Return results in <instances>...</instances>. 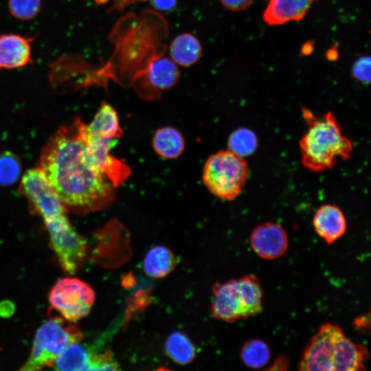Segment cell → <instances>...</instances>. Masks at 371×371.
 <instances>
[{
	"label": "cell",
	"mask_w": 371,
	"mask_h": 371,
	"mask_svg": "<svg viewBox=\"0 0 371 371\" xmlns=\"http://www.w3.org/2000/svg\"><path fill=\"white\" fill-rule=\"evenodd\" d=\"M83 125L76 118L58 128L43 148L38 166L65 210L78 214L106 209L115 199V187L87 155Z\"/></svg>",
	"instance_id": "6da1fadb"
},
{
	"label": "cell",
	"mask_w": 371,
	"mask_h": 371,
	"mask_svg": "<svg viewBox=\"0 0 371 371\" xmlns=\"http://www.w3.org/2000/svg\"><path fill=\"white\" fill-rule=\"evenodd\" d=\"M308 129L300 139L302 164L313 172L333 168L339 159H348L353 151L352 142L344 135L332 112L318 117L302 108Z\"/></svg>",
	"instance_id": "7a4b0ae2"
},
{
	"label": "cell",
	"mask_w": 371,
	"mask_h": 371,
	"mask_svg": "<svg viewBox=\"0 0 371 371\" xmlns=\"http://www.w3.org/2000/svg\"><path fill=\"white\" fill-rule=\"evenodd\" d=\"M249 177L247 161L229 149L208 157L203 171V181L216 197L231 201L243 191Z\"/></svg>",
	"instance_id": "3957f363"
},
{
	"label": "cell",
	"mask_w": 371,
	"mask_h": 371,
	"mask_svg": "<svg viewBox=\"0 0 371 371\" xmlns=\"http://www.w3.org/2000/svg\"><path fill=\"white\" fill-rule=\"evenodd\" d=\"M81 338L80 329L60 318L43 322L36 330L30 357L21 370L34 371L52 365L68 345Z\"/></svg>",
	"instance_id": "277c9868"
},
{
	"label": "cell",
	"mask_w": 371,
	"mask_h": 371,
	"mask_svg": "<svg viewBox=\"0 0 371 371\" xmlns=\"http://www.w3.org/2000/svg\"><path fill=\"white\" fill-rule=\"evenodd\" d=\"M19 190L34 211L41 216L47 231L69 222L62 202L38 168L26 172Z\"/></svg>",
	"instance_id": "5b68a950"
},
{
	"label": "cell",
	"mask_w": 371,
	"mask_h": 371,
	"mask_svg": "<svg viewBox=\"0 0 371 371\" xmlns=\"http://www.w3.org/2000/svg\"><path fill=\"white\" fill-rule=\"evenodd\" d=\"M49 301L66 319L76 322L89 314L95 301V293L85 282L65 278L53 286Z\"/></svg>",
	"instance_id": "8992f818"
},
{
	"label": "cell",
	"mask_w": 371,
	"mask_h": 371,
	"mask_svg": "<svg viewBox=\"0 0 371 371\" xmlns=\"http://www.w3.org/2000/svg\"><path fill=\"white\" fill-rule=\"evenodd\" d=\"M343 335L339 326L330 323L323 324L306 347L298 370L332 371L335 344Z\"/></svg>",
	"instance_id": "52a82bcc"
},
{
	"label": "cell",
	"mask_w": 371,
	"mask_h": 371,
	"mask_svg": "<svg viewBox=\"0 0 371 371\" xmlns=\"http://www.w3.org/2000/svg\"><path fill=\"white\" fill-rule=\"evenodd\" d=\"M87 155L93 165L117 188L128 177L131 170L122 161L111 154V150L117 139H108L89 135L82 128Z\"/></svg>",
	"instance_id": "ba28073f"
},
{
	"label": "cell",
	"mask_w": 371,
	"mask_h": 371,
	"mask_svg": "<svg viewBox=\"0 0 371 371\" xmlns=\"http://www.w3.org/2000/svg\"><path fill=\"white\" fill-rule=\"evenodd\" d=\"M51 244L63 269L76 273L87 255V243L71 225L49 234Z\"/></svg>",
	"instance_id": "9c48e42d"
},
{
	"label": "cell",
	"mask_w": 371,
	"mask_h": 371,
	"mask_svg": "<svg viewBox=\"0 0 371 371\" xmlns=\"http://www.w3.org/2000/svg\"><path fill=\"white\" fill-rule=\"evenodd\" d=\"M212 315L227 322L249 317L243 304L237 280L216 283L213 287Z\"/></svg>",
	"instance_id": "30bf717a"
},
{
	"label": "cell",
	"mask_w": 371,
	"mask_h": 371,
	"mask_svg": "<svg viewBox=\"0 0 371 371\" xmlns=\"http://www.w3.org/2000/svg\"><path fill=\"white\" fill-rule=\"evenodd\" d=\"M250 245L259 257L265 260H274L286 251L288 236L280 225L266 222L258 225L252 231Z\"/></svg>",
	"instance_id": "8fae6325"
},
{
	"label": "cell",
	"mask_w": 371,
	"mask_h": 371,
	"mask_svg": "<svg viewBox=\"0 0 371 371\" xmlns=\"http://www.w3.org/2000/svg\"><path fill=\"white\" fill-rule=\"evenodd\" d=\"M32 38L16 34L0 35V69H13L32 63Z\"/></svg>",
	"instance_id": "7c38bea8"
},
{
	"label": "cell",
	"mask_w": 371,
	"mask_h": 371,
	"mask_svg": "<svg viewBox=\"0 0 371 371\" xmlns=\"http://www.w3.org/2000/svg\"><path fill=\"white\" fill-rule=\"evenodd\" d=\"M313 224L317 234L328 245L341 238L346 230L344 214L332 204L323 205L316 210Z\"/></svg>",
	"instance_id": "4fadbf2b"
},
{
	"label": "cell",
	"mask_w": 371,
	"mask_h": 371,
	"mask_svg": "<svg viewBox=\"0 0 371 371\" xmlns=\"http://www.w3.org/2000/svg\"><path fill=\"white\" fill-rule=\"evenodd\" d=\"M317 0H269L263 12L264 21L269 25H280L302 19Z\"/></svg>",
	"instance_id": "5bb4252c"
},
{
	"label": "cell",
	"mask_w": 371,
	"mask_h": 371,
	"mask_svg": "<svg viewBox=\"0 0 371 371\" xmlns=\"http://www.w3.org/2000/svg\"><path fill=\"white\" fill-rule=\"evenodd\" d=\"M368 357L364 346L355 344L344 334L335 344L332 371L364 370V363Z\"/></svg>",
	"instance_id": "9a60e30c"
},
{
	"label": "cell",
	"mask_w": 371,
	"mask_h": 371,
	"mask_svg": "<svg viewBox=\"0 0 371 371\" xmlns=\"http://www.w3.org/2000/svg\"><path fill=\"white\" fill-rule=\"evenodd\" d=\"M85 131L108 139H117L123 133L116 111L106 102H102L92 121L85 124Z\"/></svg>",
	"instance_id": "2e32d148"
},
{
	"label": "cell",
	"mask_w": 371,
	"mask_h": 371,
	"mask_svg": "<svg viewBox=\"0 0 371 371\" xmlns=\"http://www.w3.org/2000/svg\"><path fill=\"white\" fill-rule=\"evenodd\" d=\"M152 146L156 153L166 159H177L185 149V140L179 131L172 126L157 129L153 137Z\"/></svg>",
	"instance_id": "e0dca14e"
},
{
	"label": "cell",
	"mask_w": 371,
	"mask_h": 371,
	"mask_svg": "<svg viewBox=\"0 0 371 371\" xmlns=\"http://www.w3.org/2000/svg\"><path fill=\"white\" fill-rule=\"evenodd\" d=\"M202 47L199 41L190 33L177 35L170 43L171 59L182 67H190L200 58Z\"/></svg>",
	"instance_id": "ac0fdd59"
},
{
	"label": "cell",
	"mask_w": 371,
	"mask_h": 371,
	"mask_svg": "<svg viewBox=\"0 0 371 371\" xmlns=\"http://www.w3.org/2000/svg\"><path fill=\"white\" fill-rule=\"evenodd\" d=\"M179 78L180 71L177 65L166 57L154 60L147 74L149 83L157 91L170 89L178 82Z\"/></svg>",
	"instance_id": "d6986e66"
},
{
	"label": "cell",
	"mask_w": 371,
	"mask_h": 371,
	"mask_svg": "<svg viewBox=\"0 0 371 371\" xmlns=\"http://www.w3.org/2000/svg\"><path fill=\"white\" fill-rule=\"evenodd\" d=\"M176 265L177 260L172 252L161 245L151 248L146 253L143 262L145 273L155 278L166 276L175 269Z\"/></svg>",
	"instance_id": "ffe728a7"
},
{
	"label": "cell",
	"mask_w": 371,
	"mask_h": 371,
	"mask_svg": "<svg viewBox=\"0 0 371 371\" xmlns=\"http://www.w3.org/2000/svg\"><path fill=\"white\" fill-rule=\"evenodd\" d=\"M90 359L91 352L78 342H74L62 351L52 366L56 370H88Z\"/></svg>",
	"instance_id": "44dd1931"
},
{
	"label": "cell",
	"mask_w": 371,
	"mask_h": 371,
	"mask_svg": "<svg viewBox=\"0 0 371 371\" xmlns=\"http://www.w3.org/2000/svg\"><path fill=\"white\" fill-rule=\"evenodd\" d=\"M237 282L248 315L251 316L260 313L262 310V291L258 278L248 274L238 279Z\"/></svg>",
	"instance_id": "7402d4cb"
},
{
	"label": "cell",
	"mask_w": 371,
	"mask_h": 371,
	"mask_svg": "<svg viewBox=\"0 0 371 371\" xmlns=\"http://www.w3.org/2000/svg\"><path fill=\"white\" fill-rule=\"evenodd\" d=\"M168 356L175 363L186 365L195 357L196 350L190 339L181 332L169 335L165 342Z\"/></svg>",
	"instance_id": "603a6c76"
},
{
	"label": "cell",
	"mask_w": 371,
	"mask_h": 371,
	"mask_svg": "<svg viewBox=\"0 0 371 371\" xmlns=\"http://www.w3.org/2000/svg\"><path fill=\"white\" fill-rule=\"evenodd\" d=\"M240 357L246 366L259 369L267 365L271 358V352L268 345L264 341L252 339L243 344Z\"/></svg>",
	"instance_id": "cb8c5ba5"
},
{
	"label": "cell",
	"mask_w": 371,
	"mask_h": 371,
	"mask_svg": "<svg viewBox=\"0 0 371 371\" xmlns=\"http://www.w3.org/2000/svg\"><path fill=\"white\" fill-rule=\"evenodd\" d=\"M227 144L229 150L244 158L251 155L256 151L258 140L251 130L240 128L229 135Z\"/></svg>",
	"instance_id": "d4e9b609"
},
{
	"label": "cell",
	"mask_w": 371,
	"mask_h": 371,
	"mask_svg": "<svg viewBox=\"0 0 371 371\" xmlns=\"http://www.w3.org/2000/svg\"><path fill=\"white\" fill-rule=\"evenodd\" d=\"M21 165L18 158L10 152L0 155V184L10 185L18 179Z\"/></svg>",
	"instance_id": "484cf974"
},
{
	"label": "cell",
	"mask_w": 371,
	"mask_h": 371,
	"mask_svg": "<svg viewBox=\"0 0 371 371\" xmlns=\"http://www.w3.org/2000/svg\"><path fill=\"white\" fill-rule=\"evenodd\" d=\"M41 0H9L8 8L11 14L21 21L34 18L40 12Z\"/></svg>",
	"instance_id": "4316f807"
},
{
	"label": "cell",
	"mask_w": 371,
	"mask_h": 371,
	"mask_svg": "<svg viewBox=\"0 0 371 371\" xmlns=\"http://www.w3.org/2000/svg\"><path fill=\"white\" fill-rule=\"evenodd\" d=\"M118 365L109 352L101 354L91 352L88 370H117Z\"/></svg>",
	"instance_id": "83f0119b"
},
{
	"label": "cell",
	"mask_w": 371,
	"mask_h": 371,
	"mask_svg": "<svg viewBox=\"0 0 371 371\" xmlns=\"http://www.w3.org/2000/svg\"><path fill=\"white\" fill-rule=\"evenodd\" d=\"M370 57L369 56H362L353 63L351 74L356 80L367 84L370 82Z\"/></svg>",
	"instance_id": "f1b7e54d"
},
{
	"label": "cell",
	"mask_w": 371,
	"mask_h": 371,
	"mask_svg": "<svg viewBox=\"0 0 371 371\" xmlns=\"http://www.w3.org/2000/svg\"><path fill=\"white\" fill-rule=\"evenodd\" d=\"M222 5L227 9L238 12L247 9L253 0H220Z\"/></svg>",
	"instance_id": "f546056e"
},
{
	"label": "cell",
	"mask_w": 371,
	"mask_h": 371,
	"mask_svg": "<svg viewBox=\"0 0 371 371\" xmlns=\"http://www.w3.org/2000/svg\"><path fill=\"white\" fill-rule=\"evenodd\" d=\"M149 2L157 10L169 11L176 6L177 0H149Z\"/></svg>",
	"instance_id": "4dcf8cb0"
},
{
	"label": "cell",
	"mask_w": 371,
	"mask_h": 371,
	"mask_svg": "<svg viewBox=\"0 0 371 371\" xmlns=\"http://www.w3.org/2000/svg\"><path fill=\"white\" fill-rule=\"evenodd\" d=\"M369 323V320L366 322V317H360L355 319V324L358 328H363L366 326V324Z\"/></svg>",
	"instance_id": "1f68e13d"
},
{
	"label": "cell",
	"mask_w": 371,
	"mask_h": 371,
	"mask_svg": "<svg viewBox=\"0 0 371 371\" xmlns=\"http://www.w3.org/2000/svg\"><path fill=\"white\" fill-rule=\"evenodd\" d=\"M284 366H287V362H286V361L284 360L283 358L279 359H278V361H276L275 362V363L273 364V367H274V368H273V370H277V369L278 370V369H279V367H280V369H282V370L283 369V370H284V369H285V368H284Z\"/></svg>",
	"instance_id": "d6a6232c"
},
{
	"label": "cell",
	"mask_w": 371,
	"mask_h": 371,
	"mask_svg": "<svg viewBox=\"0 0 371 371\" xmlns=\"http://www.w3.org/2000/svg\"><path fill=\"white\" fill-rule=\"evenodd\" d=\"M313 48V45L311 43H307L304 44V47H302V52L304 54V55L309 54Z\"/></svg>",
	"instance_id": "836d02e7"
},
{
	"label": "cell",
	"mask_w": 371,
	"mask_h": 371,
	"mask_svg": "<svg viewBox=\"0 0 371 371\" xmlns=\"http://www.w3.org/2000/svg\"><path fill=\"white\" fill-rule=\"evenodd\" d=\"M327 54H328L327 55L328 58L333 60L334 59L336 58V57H337V51L336 49H331L330 50L328 51Z\"/></svg>",
	"instance_id": "e575fe53"
}]
</instances>
